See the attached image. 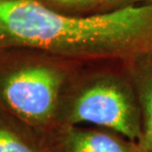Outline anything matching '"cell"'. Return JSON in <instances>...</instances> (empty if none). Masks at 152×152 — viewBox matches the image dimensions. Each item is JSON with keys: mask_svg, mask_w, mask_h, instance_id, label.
Masks as SVG:
<instances>
[{"mask_svg": "<svg viewBox=\"0 0 152 152\" xmlns=\"http://www.w3.org/2000/svg\"><path fill=\"white\" fill-rule=\"evenodd\" d=\"M10 47L130 67L152 57V3L77 17L37 0H0V48Z\"/></svg>", "mask_w": 152, "mask_h": 152, "instance_id": "1", "label": "cell"}, {"mask_svg": "<svg viewBox=\"0 0 152 152\" xmlns=\"http://www.w3.org/2000/svg\"><path fill=\"white\" fill-rule=\"evenodd\" d=\"M80 62L30 48L0 50V107L52 135L68 84Z\"/></svg>", "mask_w": 152, "mask_h": 152, "instance_id": "2", "label": "cell"}, {"mask_svg": "<svg viewBox=\"0 0 152 152\" xmlns=\"http://www.w3.org/2000/svg\"><path fill=\"white\" fill-rule=\"evenodd\" d=\"M92 124L142 143L141 110L131 75L77 72L63 95L59 127Z\"/></svg>", "mask_w": 152, "mask_h": 152, "instance_id": "3", "label": "cell"}, {"mask_svg": "<svg viewBox=\"0 0 152 152\" xmlns=\"http://www.w3.org/2000/svg\"><path fill=\"white\" fill-rule=\"evenodd\" d=\"M52 152H146L137 142L112 130L61 127L51 136Z\"/></svg>", "mask_w": 152, "mask_h": 152, "instance_id": "4", "label": "cell"}, {"mask_svg": "<svg viewBox=\"0 0 152 152\" xmlns=\"http://www.w3.org/2000/svg\"><path fill=\"white\" fill-rule=\"evenodd\" d=\"M51 136L0 107V152H52Z\"/></svg>", "mask_w": 152, "mask_h": 152, "instance_id": "5", "label": "cell"}, {"mask_svg": "<svg viewBox=\"0 0 152 152\" xmlns=\"http://www.w3.org/2000/svg\"><path fill=\"white\" fill-rule=\"evenodd\" d=\"M137 89L141 110L142 143L152 152V57L141 59L129 67Z\"/></svg>", "mask_w": 152, "mask_h": 152, "instance_id": "6", "label": "cell"}, {"mask_svg": "<svg viewBox=\"0 0 152 152\" xmlns=\"http://www.w3.org/2000/svg\"><path fill=\"white\" fill-rule=\"evenodd\" d=\"M137 2H145L146 4L152 3V0H96L93 7L99 8H121L130 5H135Z\"/></svg>", "mask_w": 152, "mask_h": 152, "instance_id": "7", "label": "cell"}, {"mask_svg": "<svg viewBox=\"0 0 152 152\" xmlns=\"http://www.w3.org/2000/svg\"><path fill=\"white\" fill-rule=\"evenodd\" d=\"M96 0H47L48 3L61 7H86V6H91L93 7Z\"/></svg>", "mask_w": 152, "mask_h": 152, "instance_id": "8", "label": "cell"}, {"mask_svg": "<svg viewBox=\"0 0 152 152\" xmlns=\"http://www.w3.org/2000/svg\"><path fill=\"white\" fill-rule=\"evenodd\" d=\"M146 152H149V151H146Z\"/></svg>", "mask_w": 152, "mask_h": 152, "instance_id": "9", "label": "cell"}]
</instances>
